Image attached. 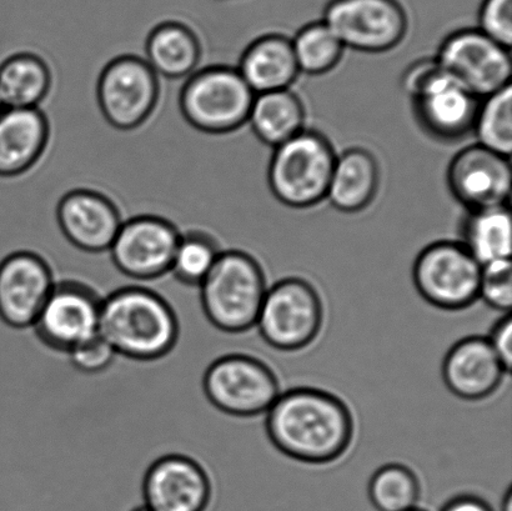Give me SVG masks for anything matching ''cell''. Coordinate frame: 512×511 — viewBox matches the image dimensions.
Returning a JSON list of instances; mask_svg holds the SVG:
<instances>
[{"instance_id":"cell-1","label":"cell","mask_w":512,"mask_h":511,"mask_svg":"<svg viewBox=\"0 0 512 511\" xmlns=\"http://www.w3.org/2000/svg\"><path fill=\"white\" fill-rule=\"evenodd\" d=\"M265 428L280 453L308 464L335 462L354 438L353 414L343 400L313 388L280 394L266 412Z\"/></svg>"},{"instance_id":"cell-2","label":"cell","mask_w":512,"mask_h":511,"mask_svg":"<svg viewBox=\"0 0 512 511\" xmlns=\"http://www.w3.org/2000/svg\"><path fill=\"white\" fill-rule=\"evenodd\" d=\"M99 334L117 355L153 362L177 345L179 323L162 295L142 287H127L103 298Z\"/></svg>"},{"instance_id":"cell-3","label":"cell","mask_w":512,"mask_h":511,"mask_svg":"<svg viewBox=\"0 0 512 511\" xmlns=\"http://www.w3.org/2000/svg\"><path fill=\"white\" fill-rule=\"evenodd\" d=\"M199 289L205 317L230 334L255 327L268 290L258 260L240 250H223Z\"/></svg>"},{"instance_id":"cell-4","label":"cell","mask_w":512,"mask_h":511,"mask_svg":"<svg viewBox=\"0 0 512 511\" xmlns=\"http://www.w3.org/2000/svg\"><path fill=\"white\" fill-rule=\"evenodd\" d=\"M336 157L324 134L304 129L274 148L268 169L271 193L289 208L315 207L328 197Z\"/></svg>"},{"instance_id":"cell-5","label":"cell","mask_w":512,"mask_h":511,"mask_svg":"<svg viewBox=\"0 0 512 511\" xmlns=\"http://www.w3.org/2000/svg\"><path fill=\"white\" fill-rule=\"evenodd\" d=\"M255 95L237 68L213 65L185 80L179 107L184 119L199 132L230 134L248 123Z\"/></svg>"},{"instance_id":"cell-6","label":"cell","mask_w":512,"mask_h":511,"mask_svg":"<svg viewBox=\"0 0 512 511\" xmlns=\"http://www.w3.org/2000/svg\"><path fill=\"white\" fill-rule=\"evenodd\" d=\"M324 323V305L318 292L300 278L280 280L266 290L256 325L261 338L281 352L309 347Z\"/></svg>"},{"instance_id":"cell-7","label":"cell","mask_w":512,"mask_h":511,"mask_svg":"<svg viewBox=\"0 0 512 511\" xmlns=\"http://www.w3.org/2000/svg\"><path fill=\"white\" fill-rule=\"evenodd\" d=\"M481 265L463 244L436 242L416 258L413 280L416 290L435 308L458 312L479 299Z\"/></svg>"},{"instance_id":"cell-8","label":"cell","mask_w":512,"mask_h":511,"mask_svg":"<svg viewBox=\"0 0 512 511\" xmlns=\"http://www.w3.org/2000/svg\"><path fill=\"white\" fill-rule=\"evenodd\" d=\"M204 393L215 408L233 417H258L278 399L280 384L268 365L244 354L215 360L203 379Z\"/></svg>"},{"instance_id":"cell-9","label":"cell","mask_w":512,"mask_h":511,"mask_svg":"<svg viewBox=\"0 0 512 511\" xmlns=\"http://www.w3.org/2000/svg\"><path fill=\"white\" fill-rule=\"evenodd\" d=\"M321 20L345 49L369 54L395 49L409 28L408 14L398 0H330Z\"/></svg>"},{"instance_id":"cell-10","label":"cell","mask_w":512,"mask_h":511,"mask_svg":"<svg viewBox=\"0 0 512 511\" xmlns=\"http://www.w3.org/2000/svg\"><path fill=\"white\" fill-rule=\"evenodd\" d=\"M160 95L159 77L145 59L120 55L99 75L97 100L100 112L113 128L130 132L152 117Z\"/></svg>"},{"instance_id":"cell-11","label":"cell","mask_w":512,"mask_h":511,"mask_svg":"<svg viewBox=\"0 0 512 511\" xmlns=\"http://www.w3.org/2000/svg\"><path fill=\"white\" fill-rule=\"evenodd\" d=\"M446 74L476 98L484 99L511 84L510 49L479 29H461L441 43L435 57Z\"/></svg>"},{"instance_id":"cell-12","label":"cell","mask_w":512,"mask_h":511,"mask_svg":"<svg viewBox=\"0 0 512 511\" xmlns=\"http://www.w3.org/2000/svg\"><path fill=\"white\" fill-rule=\"evenodd\" d=\"M103 298L77 280L55 283L33 325L45 347L54 352L70 350L99 333Z\"/></svg>"},{"instance_id":"cell-13","label":"cell","mask_w":512,"mask_h":511,"mask_svg":"<svg viewBox=\"0 0 512 511\" xmlns=\"http://www.w3.org/2000/svg\"><path fill=\"white\" fill-rule=\"evenodd\" d=\"M180 235L167 219L139 215L123 222L108 252L125 277L155 280L170 273Z\"/></svg>"},{"instance_id":"cell-14","label":"cell","mask_w":512,"mask_h":511,"mask_svg":"<svg viewBox=\"0 0 512 511\" xmlns=\"http://www.w3.org/2000/svg\"><path fill=\"white\" fill-rule=\"evenodd\" d=\"M49 264L33 252L0 260V322L15 330L33 328L55 285Z\"/></svg>"},{"instance_id":"cell-15","label":"cell","mask_w":512,"mask_h":511,"mask_svg":"<svg viewBox=\"0 0 512 511\" xmlns=\"http://www.w3.org/2000/svg\"><path fill=\"white\" fill-rule=\"evenodd\" d=\"M446 180L451 194L469 210L509 205L510 158L478 143L460 150L451 159Z\"/></svg>"},{"instance_id":"cell-16","label":"cell","mask_w":512,"mask_h":511,"mask_svg":"<svg viewBox=\"0 0 512 511\" xmlns=\"http://www.w3.org/2000/svg\"><path fill=\"white\" fill-rule=\"evenodd\" d=\"M212 494L208 473L187 455L155 460L143 480L144 505L152 511H207Z\"/></svg>"},{"instance_id":"cell-17","label":"cell","mask_w":512,"mask_h":511,"mask_svg":"<svg viewBox=\"0 0 512 511\" xmlns=\"http://www.w3.org/2000/svg\"><path fill=\"white\" fill-rule=\"evenodd\" d=\"M57 222L75 248L87 253L108 252L124 220L117 205L92 189H74L59 200Z\"/></svg>"},{"instance_id":"cell-18","label":"cell","mask_w":512,"mask_h":511,"mask_svg":"<svg viewBox=\"0 0 512 511\" xmlns=\"http://www.w3.org/2000/svg\"><path fill=\"white\" fill-rule=\"evenodd\" d=\"M413 100L414 113L430 137L458 142L473 132L479 98L443 73Z\"/></svg>"},{"instance_id":"cell-19","label":"cell","mask_w":512,"mask_h":511,"mask_svg":"<svg viewBox=\"0 0 512 511\" xmlns=\"http://www.w3.org/2000/svg\"><path fill=\"white\" fill-rule=\"evenodd\" d=\"M506 369L488 338L469 337L453 345L443 362V379L451 393L466 402L491 397Z\"/></svg>"},{"instance_id":"cell-20","label":"cell","mask_w":512,"mask_h":511,"mask_svg":"<svg viewBox=\"0 0 512 511\" xmlns=\"http://www.w3.org/2000/svg\"><path fill=\"white\" fill-rule=\"evenodd\" d=\"M49 122L39 108H7L0 114V177L27 173L42 158Z\"/></svg>"},{"instance_id":"cell-21","label":"cell","mask_w":512,"mask_h":511,"mask_svg":"<svg viewBox=\"0 0 512 511\" xmlns=\"http://www.w3.org/2000/svg\"><path fill=\"white\" fill-rule=\"evenodd\" d=\"M255 94L290 89L298 79L291 39L281 34H266L244 50L237 67Z\"/></svg>"},{"instance_id":"cell-22","label":"cell","mask_w":512,"mask_h":511,"mask_svg":"<svg viewBox=\"0 0 512 511\" xmlns=\"http://www.w3.org/2000/svg\"><path fill=\"white\" fill-rule=\"evenodd\" d=\"M379 185L380 169L374 155L351 148L336 157L326 199L339 212H363L374 202Z\"/></svg>"},{"instance_id":"cell-23","label":"cell","mask_w":512,"mask_h":511,"mask_svg":"<svg viewBox=\"0 0 512 511\" xmlns=\"http://www.w3.org/2000/svg\"><path fill=\"white\" fill-rule=\"evenodd\" d=\"M202 58L197 34L183 23H160L145 42V62L158 77L179 80L190 77Z\"/></svg>"},{"instance_id":"cell-24","label":"cell","mask_w":512,"mask_h":511,"mask_svg":"<svg viewBox=\"0 0 512 511\" xmlns=\"http://www.w3.org/2000/svg\"><path fill=\"white\" fill-rule=\"evenodd\" d=\"M248 123L261 143L279 147L305 129L304 104L290 89L256 94Z\"/></svg>"},{"instance_id":"cell-25","label":"cell","mask_w":512,"mask_h":511,"mask_svg":"<svg viewBox=\"0 0 512 511\" xmlns=\"http://www.w3.org/2000/svg\"><path fill=\"white\" fill-rule=\"evenodd\" d=\"M461 239L460 243L481 265L511 259L509 205L469 210Z\"/></svg>"},{"instance_id":"cell-26","label":"cell","mask_w":512,"mask_h":511,"mask_svg":"<svg viewBox=\"0 0 512 511\" xmlns=\"http://www.w3.org/2000/svg\"><path fill=\"white\" fill-rule=\"evenodd\" d=\"M52 82V72L38 55L18 53L0 64V95L7 108H39Z\"/></svg>"},{"instance_id":"cell-27","label":"cell","mask_w":512,"mask_h":511,"mask_svg":"<svg viewBox=\"0 0 512 511\" xmlns=\"http://www.w3.org/2000/svg\"><path fill=\"white\" fill-rule=\"evenodd\" d=\"M300 73L324 75L338 67L345 47L323 20L301 28L291 39Z\"/></svg>"},{"instance_id":"cell-28","label":"cell","mask_w":512,"mask_h":511,"mask_svg":"<svg viewBox=\"0 0 512 511\" xmlns=\"http://www.w3.org/2000/svg\"><path fill=\"white\" fill-rule=\"evenodd\" d=\"M473 132L478 144L510 158L512 150V85L480 100Z\"/></svg>"},{"instance_id":"cell-29","label":"cell","mask_w":512,"mask_h":511,"mask_svg":"<svg viewBox=\"0 0 512 511\" xmlns=\"http://www.w3.org/2000/svg\"><path fill=\"white\" fill-rule=\"evenodd\" d=\"M222 252L217 240L202 230L182 233L175 249L170 273L180 283L189 287H199L208 277Z\"/></svg>"},{"instance_id":"cell-30","label":"cell","mask_w":512,"mask_h":511,"mask_svg":"<svg viewBox=\"0 0 512 511\" xmlns=\"http://www.w3.org/2000/svg\"><path fill=\"white\" fill-rule=\"evenodd\" d=\"M369 498L378 511L413 510L420 499L419 479L405 465H385L370 480Z\"/></svg>"},{"instance_id":"cell-31","label":"cell","mask_w":512,"mask_h":511,"mask_svg":"<svg viewBox=\"0 0 512 511\" xmlns=\"http://www.w3.org/2000/svg\"><path fill=\"white\" fill-rule=\"evenodd\" d=\"M479 298L498 312L510 313L512 305L511 259L483 265Z\"/></svg>"},{"instance_id":"cell-32","label":"cell","mask_w":512,"mask_h":511,"mask_svg":"<svg viewBox=\"0 0 512 511\" xmlns=\"http://www.w3.org/2000/svg\"><path fill=\"white\" fill-rule=\"evenodd\" d=\"M486 37L511 49L512 0H484L479 10V28Z\"/></svg>"},{"instance_id":"cell-33","label":"cell","mask_w":512,"mask_h":511,"mask_svg":"<svg viewBox=\"0 0 512 511\" xmlns=\"http://www.w3.org/2000/svg\"><path fill=\"white\" fill-rule=\"evenodd\" d=\"M68 355L73 367L84 374L105 372L117 357L112 345L99 333L77 345Z\"/></svg>"},{"instance_id":"cell-34","label":"cell","mask_w":512,"mask_h":511,"mask_svg":"<svg viewBox=\"0 0 512 511\" xmlns=\"http://www.w3.org/2000/svg\"><path fill=\"white\" fill-rule=\"evenodd\" d=\"M443 73L438 60L435 58L421 59L406 70L403 77V88L411 99L428 88L439 75Z\"/></svg>"},{"instance_id":"cell-35","label":"cell","mask_w":512,"mask_h":511,"mask_svg":"<svg viewBox=\"0 0 512 511\" xmlns=\"http://www.w3.org/2000/svg\"><path fill=\"white\" fill-rule=\"evenodd\" d=\"M488 339L506 372L510 373L512 363V319L510 313L504 315L494 325Z\"/></svg>"},{"instance_id":"cell-36","label":"cell","mask_w":512,"mask_h":511,"mask_svg":"<svg viewBox=\"0 0 512 511\" xmlns=\"http://www.w3.org/2000/svg\"><path fill=\"white\" fill-rule=\"evenodd\" d=\"M441 511H494L484 499L476 495L464 494L451 499Z\"/></svg>"},{"instance_id":"cell-37","label":"cell","mask_w":512,"mask_h":511,"mask_svg":"<svg viewBox=\"0 0 512 511\" xmlns=\"http://www.w3.org/2000/svg\"><path fill=\"white\" fill-rule=\"evenodd\" d=\"M501 510L503 511H512V493L511 489L506 492L505 497L503 499V504H501Z\"/></svg>"},{"instance_id":"cell-38","label":"cell","mask_w":512,"mask_h":511,"mask_svg":"<svg viewBox=\"0 0 512 511\" xmlns=\"http://www.w3.org/2000/svg\"><path fill=\"white\" fill-rule=\"evenodd\" d=\"M7 109V107H5V104H4V100L2 98V95H0V114H2L4 112V110Z\"/></svg>"},{"instance_id":"cell-39","label":"cell","mask_w":512,"mask_h":511,"mask_svg":"<svg viewBox=\"0 0 512 511\" xmlns=\"http://www.w3.org/2000/svg\"><path fill=\"white\" fill-rule=\"evenodd\" d=\"M133 511H152V510L148 509L147 507H145V505H143V507H140V508L135 509Z\"/></svg>"},{"instance_id":"cell-40","label":"cell","mask_w":512,"mask_h":511,"mask_svg":"<svg viewBox=\"0 0 512 511\" xmlns=\"http://www.w3.org/2000/svg\"><path fill=\"white\" fill-rule=\"evenodd\" d=\"M410 511H426V510H423V509H419V508H415L413 510H410Z\"/></svg>"}]
</instances>
